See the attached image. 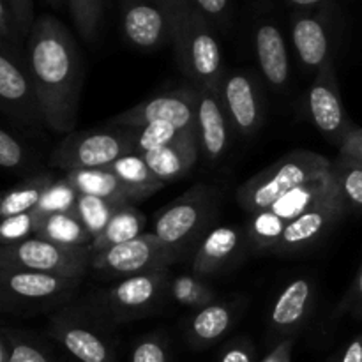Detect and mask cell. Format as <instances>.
Returning a JSON list of instances; mask_svg holds the SVG:
<instances>
[{
  "mask_svg": "<svg viewBox=\"0 0 362 362\" xmlns=\"http://www.w3.org/2000/svg\"><path fill=\"white\" fill-rule=\"evenodd\" d=\"M25 52L46 129L55 134L73 133L85 80L83 57L76 39L62 21L42 14L35 20Z\"/></svg>",
  "mask_w": 362,
  "mask_h": 362,
  "instance_id": "obj_1",
  "label": "cell"
},
{
  "mask_svg": "<svg viewBox=\"0 0 362 362\" xmlns=\"http://www.w3.org/2000/svg\"><path fill=\"white\" fill-rule=\"evenodd\" d=\"M170 269L131 276L80 297L78 304L106 327L115 329L159 313L170 299Z\"/></svg>",
  "mask_w": 362,
  "mask_h": 362,
  "instance_id": "obj_2",
  "label": "cell"
},
{
  "mask_svg": "<svg viewBox=\"0 0 362 362\" xmlns=\"http://www.w3.org/2000/svg\"><path fill=\"white\" fill-rule=\"evenodd\" d=\"M218 30L194 9L191 2L175 9L172 46L177 66L197 88H218L225 69Z\"/></svg>",
  "mask_w": 362,
  "mask_h": 362,
  "instance_id": "obj_3",
  "label": "cell"
},
{
  "mask_svg": "<svg viewBox=\"0 0 362 362\" xmlns=\"http://www.w3.org/2000/svg\"><path fill=\"white\" fill-rule=\"evenodd\" d=\"M83 279L0 267V310L16 317L55 313L80 297Z\"/></svg>",
  "mask_w": 362,
  "mask_h": 362,
  "instance_id": "obj_4",
  "label": "cell"
},
{
  "mask_svg": "<svg viewBox=\"0 0 362 362\" xmlns=\"http://www.w3.org/2000/svg\"><path fill=\"white\" fill-rule=\"evenodd\" d=\"M332 161L311 151H292L247 179L237 189V204L250 214L272 207L296 187L329 175Z\"/></svg>",
  "mask_w": 362,
  "mask_h": 362,
  "instance_id": "obj_5",
  "label": "cell"
},
{
  "mask_svg": "<svg viewBox=\"0 0 362 362\" xmlns=\"http://www.w3.org/2000/svg\"><path fill=\"white\" fill-rule=\"evenodd\" d=\"M221 193L211 184H197L182 197L163 207L154 219V232L168 247L186 258L197 251L218 214Z\"/></svg>",
  "mask_w": 362,
  "mask_h": 362,
  "instance_id": "obj_6",
  "label": "cell"
},
{
  "mask_svg": "<svg viewBox=\"0 0 362 362\" xmlns=\"http://www.w3.org/2000/svg\"><path fill=\"white\" fill-rule=\"evenodd\" d=\"M134 129L122 126H105L73 131L53 148L49 165L64 172L73 170L108 168L124 156L134 154Z\"/></svg>",
  "mask_w": 362,
  "mask_h": 362,
  "instance_id": "obj_7",
  "label": "cell"
},
{
  "mask_svg": "<svg viewBox=\"0 0 362 362\" xmlns=\"http://www.w3.org/2000/svg\"><path fill=\"white\" fill-rule=\"evenodd\" d=\"M0 110L11 126L23 133L46 129L27 52L4 41H0Z\"/></svg>",
  "mask_w": 362,
  "mask_h": 362,
  "instance_id": "obj_8",
  "label": "cell"
},
{
  "mask_svg": "<svg viewBox=\"0 0 362 362\" xmlns=\"http://www.w3.org/2000/svg\"><path fill=\"white\" fill-rule=\"evenodd\" d=\"M46 336L76 362H119L113 329L76 303L49 315Z\"/></svg>",
  "mask_w": 362,
  "mask_h": 362,
  "instance_id": "obj_9",
  "label": "cell"
},
{
  "mask_svg": "<svg viewBox=\"0 0 362 362\" xmlns=\"http://www.w3.org/2000/svg\"><path fill=\"white\" fill-rule=\"evenodd\" d=\"M338 25L339 2H329L315 9H292L290 34L293 48L300 66L313 76L325 64L336 60Z\"/></svg>",
  "mask_w": 362,
  "mask_h": 362,
  "instance_id": "obj_10",
  "label": "cell"
},
{
  "mask_svg": "<svg viewBox=\"0 0 362 362\" xmlns=\"http://www.w3.org/2000/svg\"><path fill=\"white\" fill-rule=\"evenodd\" d=\"M182 258V255L166 246L156 233H141L129 243L92 253L90 271L103 279L119 281L131 276L170 269V265Z\"/></svg>",
  "mask_w": 362,
  "mask_h": 362,
  "instance_id": "obj_11",
  "label": "cell"
},
{
  "mask_svg": "<svg viewBox=\"0 0 362 362\" xmlns=\"http://www.w3.org/2000/svg\"><path fill=\"white\" fill-rule=\"evenodd\" d=\"M88 247L62 246L41 237H30L18 244L0 247V267L45 272L64 278L85 279L90 271Z\"/></svg>",
  "mask_w": 362,
  "mask_h": 362,
  "instance_id": "obj_12",
  "label": "cell"
},
{
  "mask_svg": "<svg viewBox=\"0 0 362 362\" xmlns=\"http://www.w3.org/2000/svg\"><path fill=\"white\" fill-rule=\"evenodd\" d=\"M175 9L168 0H120V25L127 45L145 52L172 45Z\"/></svg>",
  "mask_w": 362,
  "mask_h": 362,
  "instance_id": "obj_13",
  "label": "cell"
},
{
  "mask_svg": "<svg viewBox=\"0 0 362 362\" xmlns=\"http://www.w3.org/2000/svg\"><path fill=\"white\" fill-rule=\"evenodd\" d=\"M306 101L313 126L331 144L341 147L356 124L350 120L345 105H343L338 73H336V60L327 62L315 74Z\"/></svg>",
  "mask_w": 362,
  "mask_h": 362,
  "instance_id": "obj_14",
  "label": "cell"
},
{
  "mask_svg": "<svg viewBox=\"0 0 362 362\" xmlns=\"http://www.w3.org/2000/svg\"><path fill=\"white\" fill-rule=\"evenodd\" d=\"M197 106L198 88L194 85H187L154 95L115 115L110 122L122 127H144L152 122H170L179 129H191L197 126Z\"/></svg>",
  "mask_w": 362,
  "mask_h": 362,
  "instance_id": "obj_15",
  "label": "cell"
},
{
  "mask_svg": "<svg viewBox=\"0 0 362 362\" xmlns=\"http://www.w3.org/2000/svg\"><path fill=\"white\" fill-rule=\"evenodd\" d=\"M218 94L237 134L250 138L258 133L264 122V101L251 71H225L218 85Z\"/></svg>",
  "mask_w": 362,
  "mask_h": 362,
  "instance_id": "obj_16",
  "label": "cell"
},
{
  "mask_svg": "<svg viewBox=\"0 0 362 362\" xmlns=\"http://www.w3.org/2000/svg\"><path fill=\"white\" fill-rule=\"evenodd\" d=\"M345 214L346 211L341 202L338 200L334 187L324 202H320L286 225L283 237L279 239L278 246L272 250V253L278 257H292V255H299L310 250L318 240L324 239L329 230Z\"/></svg>",
  "mask_w": 362,
  "mask_h": 362,
  "instance_id": "obj_17",
  "label": "cell"
},
{
  "mask_svg": "<svg viewBox=\"0 0 362 362\" xmlns=\"http://www.w3.org/2000/svg\"><path fill=\"white\" fill-rule=\"evenodd\" d=\"M315 308V285L306 278L290 281L276 297L267 317V336L271 345L297 338L306 327Z\"/></svg>",
  "mask_w": 362,
  "mask_h": 362,
  "instance_id": "obj_18",
  "label": "cell"
},
{
  "mask_svg": "<svg viewBox=\"0 0 362 362\" xmlns=\"http://www.w3.org/2000/svg\"><path fill=\"white\" fill-rule=\"evenodd\" d=\"M246 251H250L246 230L226 225L216 226L198 244L191 260V271L200 278L219 274L235 267Z\"/></svg>",
  "mask_w": 362,
  "mask_h": 362,
  "instance_id": "obj_19",
  "label": "cell"
},
{
  "mask_svg": "<svg viewBox=\"0 0 362 362\" xmlns=\"http://www.w3.org/2000/svg\"><path fill=\"white\" fill-rule=\"evenodd\" d=\"M253 46L258 67L274 90H285L290 81V59L281 27L271 14H260L253 23Z\"/></svg>",
  "mask_w": 362,
  "mask_h": 362,
  "instance_id": "obj_20",
  "label": "cell"
},
{
  "mask_svg": "<svg viewBox=\"0 0 362 362\" xmlns=\"http://www.w3.org/2000/svg\"><path fill=\"white\" fill-rule=\"evenodd\" d=\"M197 133L205 161L216 163L226 154L232 124L223 108L218 88H198Z\"/></svg>",
  "mask_w": 362,
  "mask_h": 362,
  "instance_id": "obj_21",
  "label": "cell"
},
{
  "mask_svg": "<svg viewBox=\"0 0 362 362\" xmlns=\"http://www.w3.org/2000/svg\"><path fill=\"white\" fill-rule=\"evenodd\" d=\"M240 304L235 300H214L194 310L182 322V334L193 350H205L225 338L235 325Z\"/></svg>",
  "mask_w": 362,
  "mask_h": 362,
  "instance_id": "obj_22",
  "label": "cell"
},
{
  "mask_svg": "<svg viewBox=\"0 0 362 362\" xmlns=\"http://www.w3.org/2000/svg\"><path fill=\"white\" fill-rule=\"evenodd\" d=\"M202 156L197 127L187 131L179 141L144 154L148 168L163 184H172L182 179L194 168Z\"/></svg>",
  "mask_w": 362,
  "mask_h": 362,
  "instance_id": "obj_23",
  "label": "cell"
},
{
  "mask_svg": "<svg viewBox=\"0 0 362 362\" xmlns=\"http://www.w3.org/2000/svg\"><path fill=\"white\" fill-rule=\"evenodd\" d=\"M66 179L78 189V193L94 194L117 204H136L152 197L147 191H141L120 179L110 168L73 170L66 173Z\"/></svg>",
  "mask_w": 362,
  "mask_h": 362,
  "instance_id": "obj_24",
  "label": "cell"
},
{
  "mask_svg": "<svg viewBox=\"0 0 362 362\" xmlns=\"http://www.w3.org/2000/svg\"><path fill=\"white\" fill-rule=\"evenodd\" d=\"M332 189H334V182H332L331 175H325L322 179L311 180V182H306L303 186L292 189L285 197L279 198L272 207H269V211H272L279 218L290 223L296 218H299L300 214H304L306 211L313 209L315 205L324 202L332 193Z\"/></svg>",
  "mask_w": 362,
  "mask_h": 362,
  "instance_id": "obj_25",
  "label": "cell"
},
{
  "mask_svg": "<svg viewBox=\"0 0 362 362\" xmlns=\"http://www.w3.org/2000/svg\"><path fill=\"white\" fill-rule=\"evenodd\" d=\"M35 237L62 244V246L90 247L94 237L90 235L81 219L74 212H59L41 218L35 228Z\"/></svg>",
  "mask_w": 362,
  "mask_h": 362,
  "instance_id": "obj_26",
  "label": "cell"
},
{
  "mask_svg": "<svg viewBox=\"0 0 362 362\" xmlns=\"http://www.w3.org/2000/svg\"><path fill=\"white\" fill-rule=\"evenodd\" d=\"M145 225H147V219H145L144 212L138 211L133 204L122 205L113 216L110 225L105 228V232L99 233L92 240L88 250H90V253H99V251L108 250V247L129 243V240L136 239L144 233Z\"/></svg>",
  "mask_w": 362,
  "mask_h": 362,
  "instance_id": "obj_27",
  "label": "cell"
},
{
  "mask_svg": "<svg viewBox=\"0 0 362 362\" xmlns=\"http://www.w3.org/2000/svg\"><path fill=\"white\" fill-rule=\"evenodd\" d=\"M53 182H55L53 173H34V175L25 177L18 186H14L2 197L0 218H11V216L34 211L35 205L41 202L42 194Z\"/></svg>",
  "mask_w": 362,
  "mask_h": 362,
  "instance_id": "obj_28",
  "label": "cell"
},
{
  "mask_svg": "<svg viewBox=\"0 0 362 362\" xmlns=\"http://www.w3.org/2000/svg\"><path fill=\"white\" fill-rule=\"evenodd\" d=\"M329 175L345 211L362 214V166L359 163L338 156L336 161H332Z\"/></svg>",
  "mask_w": 362,
  "mask_h": 362,
  "instance_id": "obj_29",
  "label": "cell"
},
{
  "mask_svg": "<svg viewBox=\"0 0 362 362\" xmlns=\"http://www.w3.org/2000/svg\"><path fill=\"white\" fill-rule=\"evenodd\" d=\"M37 165V154L20 134V129L4 126L0 131V166L11 173L32 172Z\"/></svg>",
  "mask_w": 362,
  "mask_h": 362,
  "instance_id": "obj_30",
  "label": "cell"
},
{
  "mask_svg": "<svg viewBox=\"0 0 362 362\" xmlns=\"http://www.w3.org/2000/svg\"><path fill=\"white\" fill-rule=\"evenodd\" d=\"M0 332L9 339V362H64L52 343L39 338L34 332L11 327H4Z\"/></svg>",
  "mask_w": 362,
  "mask_h": 362,
  "instance_id": "obj_31",
  "label": "cell"
},
{
  "mask_svg": "<svg viewBox=\"0 0 362 362\" xmlns=\"http://www.w3.org/2000/svg\"><path fill=\"white\" fill-rule=\"evenodd\" d=\"M286 225H288V221L279 218L269 209L251 214L247 226L244 228L250 251H253V253H272V250L278 246L279 239L283 237Z\"/></svg>",
  "mask_w": 362,
  "mask_h": 362,
  "instance_id": "obj_32",
  "label": "cell"
},
{
  "mask_svg": "<svg viewBox=\"0 0 362 362\" xmlns=\"http://www.w3.org/2000/svg\"><path fill=\"white\" fill-rule=\"evenodd\" d=\"M168 297L179 306L189 308L193 311L218 300L216 290L197 274H180L172 278Z\"/></svg>",
  "mask_w": 362,
  "mask_h": 362,
  "instance_id": "obj_33",
  "label": "cell"
},
{
  "mask_svg": "<svg viewBox=\"0 0 362 362\" xmlns=\"http://www.w3.org/2000/svg\"><path fill=\"white\" fill-rule=\"evenodd\" d=\"M122 205L127 204H117V202L105 200V198L94 197V194H85L80 193L76 204V214L85 225V228L90 232V235L98 237L99 233L105 232L106 226L113 219Z\"/></svg>",
  "mask_w": 362,
  "mask_h": 362,
  "instance_id": "obj_34",
  "label": "cell"
},
{
  "mask_svg": "<svg viewBox=\"0 0 362 362\" xmlns=\"http://www.w3.org/2000/svg\"><path fill=\"white\" fill-rule=\"evenodd\" d=\"M108 168L112 170V172H115L120 179L126 180V182L131 184L133 187L147 191V193L151 194H154L156 191H159L161 187L166 186V184H163L161 180L152 173V170L148 168L145 158L141 154H138V152L117 159V161L113 163V165H110Z\"/></svg>",
  "mask_w": 362,
  "mask_h": 362,
  "instance_id": "obj_35",
  "label": "cell"
},
{
  "mask_svg": "<svg viewBox=\"0 0 362 362\" xmlns=\"http://www.w3.org/2000/svg\"><path fill=\"white\" fill-rule=\"evenodd\" d=\"M67 6L80 37L88 45H94L101 32L105 0H67Z\"/></svg>",
  "mask_w": 362,
  "mask_h": 362,
  "instance_id": "obj_36",
  "label": "cell"
},
{
  "mask_svg": "<svg viewBox=\"0 0 362 362\" xmlns=\"http://www.w3.org/2000/svg\"><path fill=\"white\" fill-rule=\"evenodd\" d=\"M78 197H80L78 189L66 177L55 179V182L46 189L41 202L35 205L32 212L37 216V219L46 218L49 214H59V212H74L76 211Z\"/></svg>",
  "mask_w": 362,
  "mask_h": 362,
  "instance_id": "obj_37",
  "label": "cell"
},
{
  "mask_svg": "<svg viewBox=\"0 0 362 362\" xmlns=\"http://www.w3.org/2000/svg\"><path fill=\"white\" fill-rule=\"evenodd\" d=\"M197 127V126H194ZM134 129V148L138 154H148L152 151L166 147L170 144L179 141L189 129H179L170 122H152L144 127H133ZM193 129V127H191Z\"/></svg>",
  "mask_w": 362,
  "mask_h": 362,
  "instance_id": "obj_38",
  "label": "cell"
},
{
  "mask_svg": "<svg viewBox=\"0 0 362 362\" xmlns=\"http://www.w3.org/2000/svg\"><path fill=\"white\" fill-rule=\"evenodd\" d=\"M170 343L165 332H148L134 343L129 362H170Z\"/></svg>",
  "mask_w": 362,
  "mask_h": 362,
  "instance_id": "obj_39",
  "label": "cell"
},
{
  "mask_svg": "<svg viewBox=\"0 0 362 362\" xmlns=\"http://www.w3.org/2000/svg\"><path fill=\"white\" fill-rule=\"evenodd\" d=\"M37 216L34 212H23V214L4 218L0 223V247L18 244L35 235L37 228Z\"/></svg>",
  "mask_w": 362,
  "mask_h": 362,
  "instance_id": "obj_40",
  "label": "cell"
},
{
  "mask_svg": "<svg viewBox=\"0 0 362 362\" xmlns=\"http://www.w3.org/2000/svg\"><path fill=\"white\" fill-rule=\"evenodd\" d=\"M194 9L218 32H226L232 23V0H189Z\"/></svg>",
  "mask_w": 362,
  "mask_h": 362,
  "instance_id": "obj_41",
  "label": "cell"
},
{
  "mask_svg": "<svg viewBox=\"0 0 362 362\" xmlns=\"http://www.w3.org/2000/svg\"><path fill=\"white\" fill-rule=\"evenodd\" d=\"M332 317H334V320L343 317L362 320V265L359 272H357V276L354 278L352 285L349 286V290L345 292L343 299L339 300L338 306L334 308Z\"/></svg>",
  "mask_w": 362,
  "mask_h": 362,
  "instance_id": "obj_42",
  "label": "cell"
},
{
  "mask_svg": "<svg viewBox=\"0 0 362 362\" xmlns=\"http://www.w3.org/2000/svg\"><path fill=\"white\" fill-rule=\"evenodd\" d=\"M0 41L11 42L20 48H25L27 45V39L21 34L20 25L6 0H0Z\"/></svg>",
  "mask_w": 362,
  "mask_h": 362,
  "instance_id": "obj_43",
  "label": "cell"
},
{
  "mask_svg": "<svg viewBox=\"0 0 362 362\" xmlns=\"http://www.w3.org/2000/svg\"><path fill=\"white\" fill-rule=\"evenodd\" d=\"M219 362H257V349L247 336H240L223 349Z\"/></svg>",
  "mask_w": 362,
  "mask_h": 362,
  "instance_id": "obj_44",
  "label": "cell"
},
{
  "mask_svg": "<svg viewBox=\"0 0 362 362\" xmlns=\"http://www.w3.org/2000/svg\"><path fill=\"white\" fill-rule=\"evenodd\" d=\"M6 2L9 4L14 18H16L23 37L28 39L32 28H34L35 20H37L34 14V0H6Z\"/></svg>",
  "mask_w": 362,
  "mask_h": 362,
  "instance_id": "obj_45",
  "label": "cell"
},
{
  "mask_svg": "<svg viewBox=\"0 0 362 362\" xmlns=\"http://www.w3.org/2000/svg\"><path fill=\"white\" fill-rule=\"evenodd\" d=\"M339 158L350 159L362 166V127L356 126L339 147Z\"/></svg>",
  "mask_w": 362,
  "mask_h": 362,
  "instance_id": "obj_46",
  "label": "cell"
},
{
  "mask_svg": "<svg viewBox=\"0 0 362 362\" xmlns=\"http://www.w3.org/2000/svg\"><path fill=\"white\" fill-rule=\"evenodd\" d=\"M293 346H296V338L283 339V341L272 345L267 356L260 362H292Z\"/></svg>",
  "mask_w": 362,
  "mask_h": 362,
  "instance_id": "obj_47",
  "label": "cell"
},
{
  "mask_svg": "<svg viewBox=\"0 0 362 362\" xmlns=\"http://www.w3.org/2000/svg\"><path fill=\"white\" fill-rule=\"evenodd\" d=\"M329 362H362V334L349 341Z\"/></svg>",
  "mask_w": 362,
  "mask_h": 362,
  "instance_id": "obj_48",
  "label": "cell"
},
{
  "mask_svg": "<svg viewBox=\"0 0 362 362\" xmlns=\"http://www.w3.org/2000/svg\"><path fill=\"white\" fill-rule=\"evenodd\" d=\"M292 9H315L329 2H339V0H285Z\"/></svg>",
  "mask_w": 362,
  "mask_h": 362,
  "instance_id": "obj_49",
  "label": "cell"
},
{
  "mask_svg": "<svg viewBox=\"0 0 362 362\" xmlns=\"http://www.w3.org/2000/svg\"><path fill=\"white\" fill-rule=\"evenodd\" d=\"M9 361H11L9 339L0 332V362H9Z\"/></svg>",
  "mask_w": 362,
  "mask_h": 362,
  "instance_id": "obj_50",
  "label": "cell"
},
{
  "mask_svg": "<svg viewBox=\"0 0 362 362\" xmlns=\"http://www.w3.org/2000/svg\"><path fill=\"white\" fill-rule=\"evenodd\" d=\"M46 4H48V6H52V7H55V9H60V7H64L67 4V0H45Z\"/></svg>",
  "mask_w": 362,
  "mask_h": 362,
  "instance_id": "obj_51",
  "label": "cell"
},
{
  "mask_svg": "<svg viewBox=\"0 0 362 362\" xmlns=\"http://www.w3.org/2000/svg\"><path fill=\"white\" fill-rule=\"evenodd\" d=\"M170 4H172L173 7H179L180 4H184V2H189V0H168Z\"/></svg>",
  "mask_w": 362,
  "mask_h": 362,
  "instance_id": "obj_52",
  "label": "cell"
}]
</instances>
